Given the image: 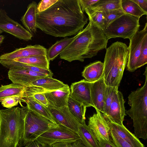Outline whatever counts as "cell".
Here are the masks:
<instances>
[{
    "label": "cell",
    "mask_w": 147,
    "mask_h": 147,
    "mask_svg": "<svg viewBox=\"0 0 147 147\" xmlns=\"http://www.w3.org/2000/svg\"><path fill=\"white\" fill-rule=\"evenodd\" d=\"M80 138L78 133L62 125L51 128L45 132L36 140L40 144L52 145L59 142L72 143Z\"/></svg>",
    "instance_id": "ba28073f"
},
{
    "label": "cell",
    "mask_w": 147,
    "mask_h": 147,
    "mask_svg": "<svg viewBox=\"0 0 147 147\" xmlns=\"http://www.w3.org/2000/svg\"><path fill=\"white\" fill-rule=\"evenodd\" d=\"M89 20L86 27L77 34L76 37L59 55L60 59L71 62L96 56L98 52L107 49L108 39L103 30Z\"/></svg>",
    "instance_id": "7a4b0ae2"
},
{
    "label": "cell",
    "mask_w": 147,
    "mask_h": 147,
    "mask_svg": "<svg viewBox=\"0 0 147 147\" xmlns=\"http://www.w3.org/2000/svg\"><path fill=\"white\" fill-rule=\"evenodd\" d=\"M5 37L3 35H0V45L3 42Z\"/></svg>",
    "instance_id": "bcb514c9"
},
{
    "label": "cell",
    "mask_w": 147,
    "mask_h": 147,
    "mask_svg": "<svg viewBox=\"0 0 147 147\" xmlns=\"http://www.w3.org/2000/svg\"><path fill=\"white\" fill-rule=\"evenodd\" d=\"M102 12L105 19V28L117 18L126 13L122 8L109 10Z\"/></svg>",
    "instance_id": "836d02e7"
},
{
    "label": "cell",
    "mask_w": 147,
    "mask_h": 147,
    "mask_svg": "<svg viewBox=\"0 0 147 147\" xmlns=\"http://www.w3.org/2000/svg\"><path fill=\"white\" fill-rule=\"evenodd\" d=\"M27 105L0 110V147H18L24 131Z\"/></svg>",
    "instance_id": "3957f363"
},
{
    "label": "cell",
    "mask_w": 147,
    "mask_h": 147,
    "mask_svg": "<svg viewBox=\"0 0 147 147\" xmlns=\"http://www.w3.org/2000/svg\"><path fill=\"white\" fill-rule=\"evenodd\" d=\"M118 88L106 85L104 93V111L102 114L103 115H107L114 96L118 90Z\"/></svg>",
    "instance_id": "1f68e13d"
},
{
    "label": "cell",
    "mask_w": 147,
    "mask_h": 147,
    "mask_svg": "<svg viewBox=\"0 0 147 147\" xmlns=\"http://www.w3.org/2000/svg\"><path fill=\"white\" fill-rule=\"evenodd\" d=\"M96 111V113L89 118L88 125L98 141H110V128L107 121L100 112Z\"/></svg>",
    "instance_id": "4fadbf2b"
},
{
    "label": "cell",
    "mask_w": 147,
    "mask_h": 147,
    "mask_svg": "<svg viewBox=\"0 0 147 147\" xmlns=\"http://www.w3.org/2000/svg\"><path fill=\"white\" fill-rule=\"evenodd\" d=\"M22 98L17 96H12L4 99L1 102L2 105L6 108H10L17 105L18 103L22 101Z\"/></svg>",
    "instance_id": "d590c367"
},
{
    "label": "cell",
    "mask_w": 147,
    "mask_h": 147,
    "mask_svg": "<svg viewBox=\"0 0 147 147\" xmlns=\"http://www.w3.org/2000/svg\"><path fill=\"white\" fill-rule=\"evenodd\" d=\"M98 142L99 147H116L111 140L109 141L101 140Z\"/></svg>",
    "instance_id": "b9f144b4"
},
{
    "label": "cell",
    "mask_w": 147,
    "mask_h": 147,
    "mask_svg": "<svg viewBox=\"0 0 147 147\" xmlns=\"http://www.w3.org/2000/svg\"><path fill=\"white\" fill-rule=\"evenodd\" d=\"M91 82L84 79L72 83L70 96L86 107H92L90 88Z\"/></svg>",
    "instance_id": "2e32d148"
},
{
    "label": "cell",
    "mask_w": 147,
    "mask_h": 147,
    "mask_svg": "<svg viewBox=\"0 0 147 147\" xmlns=\"http://www.w3.org/2000/svg\"><path fill=\"white\" fill-rule=\"evenodd\" d=\"M98 0H79L82 11L84 13L86 8L90 7Z\"/></svg>",
    "instance_id": "ab89813d"
},
{
    "label": "cell",
    "mask_w": 147,
    "mask_h": 147,
    "mask_svg": "<svg viewBox=\"0 0 147 147\" xmlns=\"http://www.w3.org/2000/svg\"><path fill=\"white\" fill-rule=\"evenodd\" d=\"M46 108L56 123L62 125L77 133L80 123L70 111L67 106L57 108L49 105Z\"/></svg>",
    "instance_id": "7c38bea8"
},
{
    "label": "cell",
    "mask_w": 147,
    "mask_h": 147,
    "mask_svg": "<svg viewBox=\"0 0 147 147\" xmlns=\"http://www.w3.org/2000/svg\"><path fill=\"white\" fill-rule=\"evenodd\" d=\"M47 49L42 46L28 45L25 47L16 49L12 52L0 56V60H11L15 59L31 56L46 55Z\"/></svg>",
    "instance_id": "e0dca14e"
},
{
    "label": "cell",
    "mask_w": 147,
    "mask_h": 147,
    "mask_svg": "<svg viewBox=\"0 0 147 147\" xmlns=\"http://www.w3.org/2000/svg\"><path fill=\"white\" fill-rule=\"evenodd\" d=\"M8 76L9 79L13 83L26 87L30 86L31 83L35 80L48 76L45 74L19 68L9 69Z\"/></svg>",
    "instance_id": "9a60e30c"
},
{
    "label": "cell",
    "mask_w": 147,
    "mask_h": 147,
    "mask_svg": "<svg viewBox=\"0 0 147 147\" xmlns=\"http://www.w3.org/2000/svg\"><path fill=\"white\" fill-rule=\"evenodd\" d=\"M0 29L20 40H31L33 35L20 24L10 18L5 9H0Z\"/></svg>",
    "instance_id": "30bf717a"
},
{
    "label": "cell",
    "mask_w": 147,
    "mask_h": 147,
    "mask_svg": "<svg viewBox=\"0 0 147 147\" xmlns=\"http://www.w3.org/2000/svg\"><path fill=\"white\" fill-rule=\"evenodd\" d=\"M28 97L33 98L38 103L46 107L49 105L44 93L36 94Z\"/></svg>",
    "instance_id": "f35d334b"
},
{
    "label": "cell",
    "mask_w": 147,
    "mask_h": 147,
    "mask_svg": "<svg viewBox=\"0 0 147 147\" xmlns=\"http://www.w3.org/2000/svg\"><path fill=\"white\" fill-rule=\"evenodd\" d=\"M106 86L103 76L99 80L91 83L90 94L92 107L102 113Z\"/></svg>",
    "instance_id": "ac0fdd59"
},
{
    "label": "cell",
    "mask_w": 147,
    "mask_h": 147,
    "mask_svg": "<svg viewBox=\"0 0 147 147\" xmlns=\"http://www.w3.org/2000/svg\"><path fill=\"white\" fill-rule=\"evenodd\" d=\"M24 121V131L18 147H22L36 140L45 132L59 125L32 111L28 107Z\"/></svg>",
    "instance_id": "8992f818"
},
{
    "label": "cell",
    "mask_w": 147,
    "mask_h": 147,
    "mask_svg": "<svg viewBox=\"0 0 147 147\" xmlns=\"http://www.w3.org/2000/svg\"><path fill=\"white\" fill-rule=\"evenodd\" d=\"M66 85L58 80L46 76L35 80L30 86L27 87L23 98L29 97L36 94L55 91L63 88Z\"/></svg>",
    "instance_id": "8fae6325"
},
{
    "label": "cell",
    "mask_w": 147,
    "mask_h": 147,
    "mask_svg": "<svg viewBox=\"0 0 147 147\" xmlns=\"http://www.w3.org/2000/svg\"><path fill=\"white\" fill-rule=\"evenodd\" d=\"M147 37V23L143 30L138 31L129 40L128 47L129 56L126 66L127 70L133 72L136 70L137 63L142 49L145 38Z\"/></svg>",
    "instance_id": "9c48e42d"
},
{
    "label": "cell",
    "mask_w": 147,
    "mask_h": 147,
    "mask_svg": "<svg viewBox=\"0 0 147 147\" xmlns=\"http://www.w3.org/2000/svg\"><path fill=\"white\" fill-rule=\"evenodd\" d=\"M140 18L128 13L124 14L103 30V33L108 40L117 37L130 40L139 30Z\"/></svg>",
    "instance_id": "52a82bcc"
},
{
    "label": "cell",
    "mask_w": 147,
    "mask_h": 147,
    "mask_svg": "<svg viewBox=\"0 0 147 147\" xmlns=\"http://www.w3.org/2000/svg\"><path fill=\"white\" fill-rule=\"evenodd\" d=\"M147 13V0H132Z\"/></svg>",
    "instance_id": "60d3db41"
},
{
    "label": "cell",
    "mask_w": 147,
    "mask_h": 147,
    "mask_svg": "<svg viewBox=\"0 0 147 147\" xmlns=\"http://www.w3.org/2000/svg\"><path fill=\"white\" fill-rule=\"evenodd\" d=\"M125 101L122 92L118 90L116 92L108 112L103 116L115 123L122 125L126 115Z\"/></svg>",
    "instance_id": "5bb4252c"
},
{
    "label": "cell",
    "mask_w": 147,
    "mask_h": 147,
    "mask_svg": "<svg viewBox=\"0 0 147 147\" xmlns=\"http://www.w3.org/2000/svg\"><path fill=\"white\" fill-rule=\"evenodd\" d=\"M37 4L32 1L27 7V10L21 17V21L26 29L32 35L36 32V10Z\"/></svg>",
    "instance_id": "44dd1931"
},
{
    "label": "cell",
    "mask_w": 147,
    "mask_h": 147,
    "mask_svg": "<svg viewBox=\"0 0 147 147\" xmlns=\"http://www.w3.org/2000/svg\"><path fill=\"white\" fill-rule=\"evenodd\" d=\"M121 0H98L87 9L90 11L95 12H102L121 9Z\"/></svg>",
    "instance_id": "f1b7e54d"
},
{
    "label": "cell",
    "mask_w": 147,
    "mask_h": 147,
    "mask_svg": "<svg viewBox=\"0 0 147 147\" xmlns=\"http://www.w3.org/2000/svg\"><path fill=\"white\" fill-rule=\"evenodd\" d=\"M12 60L27 65L47 69H49V61L46 55L34 56L17 58Z\"/></svg>",
    "instance_id": "484cf974"
},
{
    "label": "cell",
    "mask_w": 147,
    "mask_h": 147,
    "mask_svg": "<svg viewBox=\"0 0 147 147\" xmlns=\"http://www.w3.org/2000/svg\"><path fill=\"white\" fill-rule=\"evenodd\" d=\"M67 107L71 113L81 124L85 123V113L86 107L69 96Z\"/></svg>",
    "instance_id": "4316f807"
},
{
    "label": "cell",
    "mask_w": 147,
    "mask_h": 147,
    "mask_svg": "<svg viewBox=\"0 0 147 147\" xmlns=\"http://www.w3.org/2000/svg\"><path fill=\"white\" fill-rule=\"evenodd\" d=\"M41 145L40 147H52L51 145H50L47 144H40Z\"/></svg>",
    "instance_id": "7dc6e473"
},
{
    "label": "cell",
    "mask_w": 147,
    "mask_h": 147,
    "mask_svg": "<svg viewBox=\"0 0 147 147\" xmlns=\"http://www.w3.org/2000/svg\"><path fill=\"white\" fill-rule=\"evenodd\" d=\"M70 147H86L80 139L70 144Z\"/></svg>",
    "instance_id": "ee69618b"
},
{
    "label": "cell",
    "mask_w": 147,
    "mask_h": 147,
    "mask_svg": "<svg viewBox=\"0 0 147 147\" xmlns=\"http://www.w3.org/2000/svg\"><path fill=\"white\" fill-rule=\"evenodd\" d=\"M147 63V37L144 39L140 56L136 66L137 69L144 65Z\"/></svg>",
    "instance_id": "e575fe53"
},
{
    "label": "cell",
    "mask_w": 147,
    "mask_h": 147,
    "mask_svg": "<svg viewBox=\"0 0 147 147\" xmlns=\"http://www.w3.org/2000/svg\"><path fill=\"white\" fill-rule=\"evenodd\" d=\"M22 101L25 102L32 111L57 124L47 108L38 103L33 98L30 97L23 98Z\"/></svg>",
    "instance_id": "f546056e"
},
{
    "label": "cell",
    "mask_w": 147,
    "mask_h": 147,
    "mask_svg": "<svg viewBox=\"0 0 147 147\" xmlns=\"http://www.w3.org/2000/svg\"><path fill=\"white\" fill-rule=\"evenodd\" d=\"M58 0H42L37 5L36 13L44 11L50 8Z\"/></svg>",
    "instance_id": "74e56055"
},
{
    "label": "cell",
    "mask_w": 147,
    "mask_h": 147,
    "mask_svg": "<svg viewBox=\"0 0 147 147\" xmlns=\"http://www.w3.org/2000/svg\"><path fill=\"white\" fill-rule=\"evenodd\" d=\"M121 5L126 13L139 18L144 15H147V13L132 0H121Z\"/></svg>",
    "instance_id": "4dcf8cb0"
},
{
    "label": "cell",
    "mask_w": 147,
    "mask_h": 147,
    "mask_svg": "<svg viewBox=\"0 0 147 147\" xmlns=\"http://www.w3.org/2000/svg\"><path fill=\"white\" fill-rule=\"evenodd\" d=\"M128 56V47L122 42H116L107 49L103 63V77L106 85L118 88Z\"/></svg>",
    "instance_id": "277c9868"
},
{
    "label": "cell",
    "mask_w": 147,
    "mask_h": 147,
    "mask_svg": "<svg viewBox=\"0 0 147 147\" xmlns=\"http://www.w3.org/2000/svg\"><path fill=\"white\" fill-rule=\"evenodd\" d=\"M0 63L8 69L19 68L32 71L47 75L52 77L53 73L50 69H45L35 66L27 65L11 60H0Z\"/></svg>",
    "instance_id": "83f0119b"
},
{
    "label": "cell",
    "mask_w": 147,
    "mask_h": 147,
    "mask_svg": "<svg viewBox=\"0 0 147 147\" xmlns=\"http://www.w3.org/2000/svg\"><path fill=\"white\" fill-rule=\"evenodd\" d=\"M109 135L110 140L116 147H133L129 143L122 139L110 129Z\"/></svg>",
    "instance_id": "8d00e7d4"
},
{
    "label": "cell",
    "mask_w": 147,
    "mask_h": 147,
    "mask_svg": "<svg viewBox=\"0 0 147 147\" xmlns=\"http://www.w3.org/2000/svg\"><path fill=\"white\" fill-rule=\"evenodd\" d=\"M70 88L67 84L57 90L44 93L49 105L57 108L67 106Z\"/></svg>",
    "instance_id": "d6986e66"
},
{
    "label": "cell",
    "mask_w": 147,
    "mask_h": 147,
    "mask_svg": "<svg viewBox=\"0 0 147 147\" xmlns=\"http://www.w3.org/2000/svg\"><path fill=\"white\" fill-rule=\"evenodd\" d=\"M77 133L86 147H99L98 140L86 123L80 124Z\"/></svg>",
    "instance_id": "603a6c76"
},
{
    "label": "cell",
    "mask_w": 147,
    "mask_h": 147,
    "mask_svg": "<svg viewBox=\"0 0 147 147\" xmlns=\"http://www.w3.org/2000/svg\"><path fill=\"white\" fill-rule=\"evenodd\" d=\"M85 11L88 16V20L94 24L102 30L105 28V19L102 12H92L87 8Z\"/></svg>",
    "instance_id": "d6a6232c"
},
{
    "label": "cell",
    "mask_w": 147,
    "mask_h": 147,
    "mask_svg": "<svg viewBox=\"0 0 147 147\" xmlns=\"http://www.w3.org/2000/svg\"><path fill=\"white\" fill-rule=\"evenodd\" d=\"M27 87L13 83L0 87V102L5 98L11 96H17L23 97Z\"/></svg>",
    "instance_id": "cb8c5ba5"
},
{
    "label": "cell",
    "mask_w": 147,
    "mask_h": 147,
    "mask_svg": "<svg viewBox=\"0 0 147 147\" xmlns=\"http://www.w3.org/2000/svg\"><path fill=\"white\" fill-rule=\"evenodd\" d=\"M103 63L97 61L86 66L82 72V76L86 80L92 82L101 78L103 76Z\"/></svg>",
    "instance_id": "7402d4cb"
},
{
    "label": "cell",
    "mask_w": 147,
    "mask_h": 147,
    "mask_svg": "<svg viewBox=\"0 0 147 147\" xmlns=\"http://www.w3.org/2000/svg\"><path fill=\"white\" fill-rule=\"evenodd\" d=\"M105 118L107 121L110 129L118 136L133 147H145L135 134L130 132L123 125L117 124Z\"/></svg>",
    "instance_id": "ffe728a7"
},
{
    "label": "cell",
    "mask_w": 147,
    "mask_h": 147,
    "mask_svg": "<svg viewBox=\"0 0 147 147\" xmlns=\"http://www.w3.org/2000/svg\"><path fill=\"white\" fill-rule=\"evenodd\" d=\"M3 31L0 29V34L3 32Z\"/></svg>",
    "instance_id": "c3c4849f"
},
{
    "label": "cell",
    "mask_w": 147,
    "mask_h": 147,
    "mask_svg": "<svg viewBox=\"0 0 147 147\" xmlns=\"http://www.w3.org/2000/svg\"><path fill=\"white\" fill-rule=\"evenodd\" d=\"M36 28L55 37L76 35L88 20L79 0H58L46 10L36 13Z\"/></svg>",
    "instance_id": "6da1fadb"
},
{
    "label": "cell",
    "mask_w": 147,
    "mask_h": 147,
    "mask_svg": "<svg viewBox=\"0 0 147 147\" xmlns=\"http://www.w3.org/2000/svg\"><path fill=\"white\" fill-rule=\"evenodd\" d=\"M70 143L65 142H59L52 145V147H70Z\"/></svg>",
    "instance_id": "7bdbcfd3"
},
{
    "label": "cell",
    "mask_w": 147,
    "mask_h": 147,
    "mask_svg": "<svg viewBox=\"0 0 147 147\" xmlns=\"http://www.w3.org/2000/svg\"><path fill=\"white\" fill-rule=\"evenodd\" d=\"M147 70L144 74L145 80L143 86L131 92L128 103L131 108L126 113L133 120L135 135L138 138L147 139Z\"/></svg>",
    "instance_id": "5b68a950"
},
{
    "label": "cell",
    "mask_w": 147,
    "mask_h": 147,
    "mask_svg": "<svg viewBox=\"0 0 147 147\" xmlns=\"http://www.w3.org/2000/svg\"><path fill=\"white\" fill-rule=\"evenodd\" d=\"M74 36L69 38L65 37L64 38L57 41L47 50L46 56L48 60L52 61L70 44L76 37Z\"/></svg>",
    "instance_id": "d4e9b609"
},
{
    "label": "cell",
    "mask_w": 147,
    "mask_h": 147,
    "mask_svg": "<svg viewBox=\"0 0 147 147\" xmlns=\"http://www.w3.org/2000/svg\"><path fill=\"white\" fill-rule=\"evenodd\" d=\"M25 145V147H40L41 144L36 140L27 143Z\"/></svg>",
    "instance_id": "f6af8a7d"
}]
</instances>
